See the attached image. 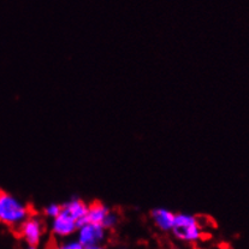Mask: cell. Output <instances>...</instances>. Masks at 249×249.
I'll list each match as a JSON object with an SVG mask.
<instances>
[{
	"label": "cell",
	"instance_id": "7",
	"mask_svg": "<svg viewBox=\"0 0 249 249\" xmlns=\"http://www.w3.org/2000/svg\"><path fill=\"white\" fill-rule=\"evenodd\" d=\"M88 204H86L80 197H71L62 204V211L72 217L78 225L85 222L86 213H87Z\"/></svg>",
	"mask_w": 249,
	"mask_h": 249
},
{
	"label": "cell",
	"instance_id": "12",
	"mask_svg": "<svg viewBox=\"0 0 249 249\" xmlns=\"http://www.w3.org/2000/svg\"><path fill=\"white\" fill-rule=\"evenodd\" d=\"M85 249H107L103 245H93V246H88V247H85Z\"/></svg>",
	"mask_w": 249,
	"mask_h": 249
},
{
	"label": "cell",
	"instance_id": "1",
	"mask_svg": "<svg viewBox=\"0 0 249 249\" xmlns=\"http://www.w3.org/2000/svg\"><path fill=\"white\" fill-rule=\"evenodd\" d=\"M29 207L10 193H0V223L18 228L29 217Z\"/></svg>",
	"mask_w": 249,
	"mask_h": 249
},
{
	"label": "cell",
	"instance_id": "2",
	"mask_svg": "<svg viewBox=\"0 0 249 249\" xmlns=\"http://www.w3.org/2000/svg\"><path fill=\"white\" fill-rule=\"evenodd\" d=\"M177 240L185 243L197 242L202 237V227L199 219L192 213L181 212L175 215L174 227L171 229Z\"/></svg>",
	"mask_w": 249,
	"mask_h": 249
},
{
	"label": "cell",
	"instance_id": "6",
	"mask_svg": "<svg viewBox=\"0 0 249 249\" xmlns=\"http://www.w3.org/2000/svg\"><path fill=\"white\" fill-rule=\"evenodd\" d=\"M175 215H176V213L172 212L169 208L157 207L152 210L151 219L160 231L167 232V231H171L172 227H174Z\"/></svg>",
	"mask_w": 249,
	"mask_h": 249
},
{
	"label": "cell",
	"instance_id": "8",
	"mask_svg": "<svg viewBox=\"0 0 249 249\" xmlns=\"http://www.w3.org/2000/svg\"><path fill=\"white\" fill-rule=\"evenodd\" d=\"M110 208L106 205L101 204V202H94V204L88 205L87 213H86L85 222L90 223H98V224H103L105 220L106 215L110 212Z\"/></svg>",
	"mask_w": 249,
	"mask_h": 249
},
{
	"label": "cell",
	"instance_id": "4",
	"mask_svg": "<svg viewBox=\"0 0 249 249\" xmlns=\"http://www.w3.org/2000/svg\"><path fill=\"white\" fill-rule=\"evenodd\" d=\"M18 231L28 246H39L44 238V223L36 215H29L19 225Z\"/></svg>",
	"mask_w": 249,
	"mask_h": 249
},
{
	"label": "cell",
	"instance_id": "3",
	"mask_svg": "<svg viewBox=\"0 0 249 249\" xmlns=\"http://www.w3.org/2000/svg\"><path fill=\"white\" fill-rule=\"evenodd\" d=\"M76 240L83 246L93 245H103L105 240L107 238V229L103 224L90 222H83L82 224L78 225L77 231L75 233Z\"/></svg>",
	"mask_w": 249,
	"mask_h": 249
},
{
	"label": "cell",
	"instance_id": "13",
	"mask_svg": "<svg viewBox=\"0 0 249 249\" xmlns=\"http://www.w3.org/2000/svg\"><path fill=\"white\" fill-rule=\"evenodd\" d=\"M24 249H37V246H27Z\"/></svg>",
	"mask_w": 249,
	"mask_h": 249
},
{
	"label": "cell",
	"instance_id": "10",
	"mask_svg": "<svg viewBox=\"0 0 249 249\" xmlns=\"http://www.w3.org/2000/svg\"><path fill=\"white\" fill-rule=\"evenodd\" d=\"M60 212H62V204H57V202H51L44 208L45 215L50 219L57 217Z\"/></svg>",
	"mask_w": 249,
	"mask_h": 249
},
{
	"label": "cell",
	"instance_id": "14",
	"mask_svg": "<svg viewBox=\"0 0 249 249\" xmlns=\"http://www.w3.org/2000/svg\"><path fill=\"white\" fill-rule=\"evenodd\" d=\"M116 249H126V248H124V247H119V248H116Z\"/></svg>",
	"mask_w": 249,
	"mask_h": 249
},
{
	"label": "cell",
	"instance_id": "9",
	"mask_svg": "<svg viewBox=\"0 0 249 249\" xmlns=\"http://www.w3.org/2000/svg\"><path fill=\"white\" fill-rule=\"evenodd\" d=\"M51 249H85V247L76 238H67L53 246Z\"/></svg>",
	"mask_w": 249,
	"mask_h": 249
},
{
	"label": "cell",
	"instance_id": "5",
	"mask_svg": "<svg viewBox=\"0 0 249 249\" xmlns=\"http://www.w3.org/2000/svg\"><path fill=\"white\" fill-rule=\"evenodd\" d=\"M51 231L53 235L59 240L71 238L76 233L78 228V223L72 217L65 212H60L57 217L51 219Z\"/></svg>",
	"mask_w": 249,
	"mask_h": 249
},
{
	"label": "cell",
	"instance_id": "11",
	"mask_svg": "<svg viewBox=\"0 0 249 249\" xmlns=\"http://www.w3.org/2000/svg\"><path fill=\"white\" fill-rule=\"evenodd\" d=\"M118 222H119L118 214H117L116 212H113V211H110V212H108V214L106 215L105 220H104V223H103V225L106 229H107V230H111V229L117 227Z\"/></svg>",
	"mask_w": 249,
	"mask_h": 249
}]
</instances>
